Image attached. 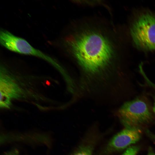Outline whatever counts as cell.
<instances>
[{"mask_svg":"<svg viewBox=\"0 0 155 155\" xmlns=\"http://www.w3.org/2000/svg\"><path fill=\"white\" fill-rule=\"evenodd\" d=\"M11 99L6 95L0 92V107L3 108H9L11 104Z\"/></svg>","mask_w":155,"mask_h":155,"instance_id":"obj_8","label":"cell"},{"mask_svg":"<svg viewBox=\"0 0 155 155\" xmlns=\"http://www.w3.org/2000/svg\"><path fill=\"white\" fill-rule=\"evenodd\" d=\"M0 92L11 98H16L20 96L21 91L13 79L2 71L0 74Z\"/></svg>","mask_w":155,"mask_h":155,"instance_id":"obj_6","label":"cell"},{"mask_svg":"<svg viewBox=\"0 0 155 155\" xmlns=\"http://www.w3.org/2000/svg\"><path fill=\"white\" fill-rule=\"evenodd\" d=\"M145 80L149 85L155 88V84L152 82L148 78H146Z\"/></svg>","mask_w":155,"mask_h":155,"instance_id":"obj_12","label":"cell"},{"mask_svg":"<svg viewBox=\"0 0 155 155\" xmlns=\"http://www.w3.org/2000/svg\"><path fill=\"white\" fill-rule=\"evenodd\" d=\"M139 150L140 148L137 146H130L120 155H136Z\"/></svg>","mask_w":155,"mask_h":155,"instance_id":"obj_9","label":"cell"},{"mask_svg":"<svg viewBox=\"0 0 155 155\" xmlns=\"http://www.w3.org/2000/svg\"><path fill=\"white\" fill-rule=\"evenodd\" d=\"M0 42L3 46L11 51L38 57L55 65H58L50 57L33 47L26 40L15 36L7 30L1 31Z\"/></svg>","mask_w":155,"mask_h":155,"instance_id":"obj_4","label":"cell"},{"mask_svg":"<svg viewBox=\"0 0 155 155\" xmlns=\"http://www.w3.org/2000/svg\"><path fill=\"white\" fill-rule=\"evenodd\" d=\"M5 155H18V154L16 150H14L7 153Z\"/></svg>","mask_w":155,"mask_h":155,"instance_id":"obj_13","label":"cell"},{"mask_svg":"<svg viewBox=\"0 0 155 155\" xmlns=\"http://www.w3.org/2000/svg\"><path fill=\"white\" fill-rule=\"evenodd\" d=\"M146 133L148 137L155 143V135L148 129L146 130Z\"/></svg>","mask_w":155,"mask_h":155,"instance_id":"obj_10","label":"cell"},{"mask_svg":"<svg viewBox=\"0 0 155 155\" xmlns=\"http://www.w3.org/2000/svg\"><path fill=\"white\" fill-rule=\"evenodd\" d=\"M147 155H155V153L151 147H149Z\"/></svg>","mask_w":155,"mask_h":155,"instance_id":"obj_11","label":"cell"},{"mask_svg":"<svg viewBox=\"0 0 155 155\" xmlns=\"http://www.w3.org/2000/svg\"><path fill=\"white\" fill-rule=\"evenodd\" d=\"M152 112V108L147 99L143 96H139L124 103L118 113L125 127L139 128L153 120Z\"/></svg>","mask_w":155,"mask_h":155,"instance_id":"obj_2","label":"cell"},{"mask_svg":"<svg viewBox=\"0 0 155 155\" xmlns=\"http://www.w3.org/2000/svg\"><path fill=\"white\" fill-rule=\"evenodd\" d=\"M141 137L140 128L125 127L109 142L107 147V152L110 153L127 149L131 145L138 142Z\"/></svg>","mask_w":155,"mask_h":155,"instance_id":"obj_5","label":"cell"},{"mask_svg":"<svg viewBox=\"0 0 155 155\" xmlns=\"http://www.w3.org/2000/svg\"><path fill=\"white\" fill-rule=\"evenodd\" d=\"M152 109L153 113H155V98L154 99V105L152 107Z\"/></svg>","mask_w":155,"mask_h":155,"instance_id":"obj_14","label":"cell"},{"mask_svg":"<svg viewBox=\"0 0 155 155\" xmlns=\"http://www.w3.org/2000/svg\"><path fill=\"white\" fill-rule=\"evenodd\" d=\"M130 31L137 48L144 51L155 50V14L150 12L141 14L133 23Z\"/></svg>","mask_w":155,"mask_h":155,"instance_id":"obj_3","label":"cell"},{"mask_svg":"<svg viewBox=\"0 0 155 155\" xmlns=\"http://www.w3.org/2000/svg\"><path fill=\"white\" fill-rule=\"evenodd\" d=\"M92 147L90 145L80 146L73 155H92Z\"/></svg>","mask_w":155,"mask_h":155,"instance_id":"obj_7","label":"cell"},{"mask_svg":"<svg viewBox=\"0 0 155 155\" xmlns=\"http://www.w3.org/2000/svg\"><path fill=\"white\" fill-rule=\"evenodd\" d=\"M64 44L86 70L95 72L109 64L115 56L111 40L96 29L85 28L66 38Z\"/></svg>","mask_w":155,"mask_h":155,"instance_id":"obj_1","label":"cell"}]
</instances>
